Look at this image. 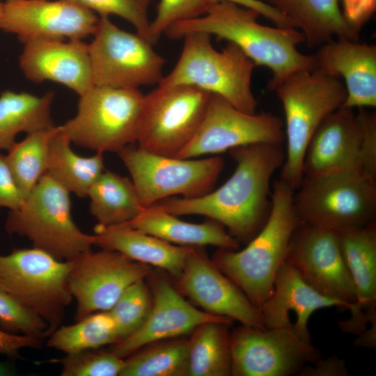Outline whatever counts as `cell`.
<instances>
[{"instance_id": "cell-1", "label": "cell", "mask_w": 376, "mask_h": 376, "mask_svg": "<svg viewBox=\"0 0 376 376\" xmlns=\"http://www.w3.org/2000/svg\"><path fill=\"white\" fill-rule=\"evenodd\" d=\"M236 162L230 177L219 188L194 198H168L155 205L175 216L207 217L227 228L238 242H249L270 212L269 185L282 166L281 144L256 143L230 150Z\"/></svg>"}, {"instance_id": "cell-2", "label": "cell", "mask_w": 376, "mask_h": 376, "mask_svg": "<svg viewBox=\"0 0 376 376\" xmlns=\"http://www.w3.org/2000/svg\"><path fill=\"white\" fill-rule=\"evenodd\" d=\"M259 16L253 9L230 2H219L209 5L201 17L173 24L164 34L177 40L192 32H205L234 43L256 65L271 70L272 77L267 84L269 91L296 72L313 71V55L297 49V45L305 41L303 33L294 28L262 25L258 22Z\"/></svg>"}, {"instance_id": "cell-3", "label": "cell", "mask_w": 376, "mask_h": 376, "mask_svg": "<svg viewBox=\"0 0 376 376\" xmlns=\"http://www.w3.org/2000/svg\"><path fill=\"white\" fill-rule=\"evenodd\" d=\"M294 193L280 179L276 181L271 194L269 214L258 233L244 249H220L212 260L258 308L273 291L277 272L299 223Z\"/></svg>"}, {"instance_id": "cell-4", "label": "cell", "mask_w": 376, "mask_h": 376, "mask_svg": "<svg viewBox=\"0 0 376 376\" xmlns=\"http://www.w3.org/2000/svg\"><path fill=\"white\" fill-rule=\"evenodd\" d=\"M272 91L285 114L287 146L280 180L295 191L304 178L311 139L322 122L343 105L347 92L339 78L310 70L290 75Z\"/></svg>"}, {"instance_id": "cell-5", "label": "cell", "mask_w": 376, "mask_h": 376, "mask_svg": "<svg viewBox=\"0 0 376 376\" xmlns=\"http://www.w3.org/2000/svg\"><path fill=\"white\" fill-rule=\"evenodd\" d=\"M211 36L205 32L185 35L177 63L157 86L196 87L222 97L242 111L255 113L258 103L251 79L256 64L233 42L216 50Z\"/></svg>"}, {"instance_id": "cell-6", "label": "cell", "mask_w": 376, "mask_h": 376, "mask_svg": "<svg viewBox=\"0 0 376 376\" xmlns=\"http://www.w3.org/2000/svg\"><path fill=\"white\" fill-rule=\"evenodd\" d=\"M70 193L45 174L17 210H9L5 230L29 240L33 246L69 261L92 250L94 235L83 232L71 212Z\"/></svg>"}, {"instance_id": "cell-7", "label": "cell", "mask_w": 376, "mask_h": 376, "mask_svg": "<svg viewBox=\"0 0 376 376\" xmlns=\"http://www.w3.org/2000/svg\"><path fill=\"white\" fill-rule=\"evenodd\" d=\"M144 104L138 88L94 85L79 96L75 116L58 127L78 146L118 153L136 143Z\"/></svg>"}, {"instance_id": "cell-8", "label": "cell", "mask_w": 376, "mask_h": 376, "mask_svg": "<svg viewBox=\"0 0 376 376\" xmlns=\"http://www.w3.org/2000/svg\"><path fill=\"white\" fill-rule=\"evenodd\" d=\"M296 190L300 222L338 233L375 222L376 180L360 171L304 177Z\"/></svg>"}, {"instance_id": "cell-9", "label": "cell", "mask_w": 376, "mask_h": 376, "mask_svg": "<svg viewBox=\"0 0 376 376\" xmlns=\"http://www.w3.org/2000/svg\"><path fill=\"white\" fill-rule=\"evenodd\" d=\"M69 268V261L33 246L0 255V287L44 320L47 336L60 326L72 300Z\"/></svg>"}, {"instance_id": "cell-10", "label": "cell", "mask_w": 376, "mask_h": 376, "mask_svg": "<svg viewBox=\"0 0 376 376\" xmlns=\"http://www.w3.org/2000/svg\"><path fill=\"white\" fill-rule=\"evenodd\" d=\"M118 154L144 207L173 196L204 195L212 189L224 169V160L219 156L179 158L152 153L135 144Z\"/></svg>"}, {"instance_id": "cell-11", "label": "cell", "mask_w": 376, "mask_h": 376, "mask_svg": "<svg viewBox=\"0 0 376 376\" xmlns=\"http://www.w3.org/2000/svg\"><path fill=\"white\" fill-rule=\"evenodd\" d=\"M93 36L88 49L95 86L138 88L163 79L165 59L138 33L100 17Z\"/></svg>"}, {"instance_id": "cell-12", "label": "cell", "mask_w": 376, "mask_h": 376, "mask_svg": "<svg viewBox=\"0 0 376 376\" xmlns=\"http://www.w3.org/2000/svg\"><path fill=\"white\" fill-rule=\"evenodd\" d=\"M210 95L191 86H157L145 94L136 143L148 152L175 157L198 130Z\"/></svg>"}, {"instance_id": "cell-13", "label": "cell", "mask_w": 376, "mask_h": 376, "mask_svg": "<svg viewBox=\"0 0 376 376\" xmlns=\"http://www.w3.org/2000/svg\"><path fill=\"white\" fill-rule=\"evenodd\" d=\"M230 349L231 375L235 376H290L320 359L292 323L265 329L242 325L230 333Z\"/></svg>"}, {"instance_id": "cell-14", "label": "cell", "mask_w": 376, "mask_h": 376, "mask_svg": "<svg viewBox=\"0 0 376 376\" xmlns=\"http://www.w3.org/2000/svg\"><path fill=\"white\" fill-rule=\"evenodd\" d=\"M284 139L280 118L267 113H246L211 93L198 130L175 157L195 158L256 143L281 144Z\"/></svg>"}, {"instance_id": "cell-15", "label": "cell", "mask_w": 376, "mask_h": 376, "mask_svg": "<svg viewBox=\"0 0 376 376\" xmlns=\"http://www.w3.org/2000/svg\"><path fill=\"white\" fill-rule=\"evenodd\" d=\"M68 285L77 301L75 321L109 311L123 292L150 274V266L109 249L92 250L69 260Z\"/></svg>"}, {"instance_id": "cell-16", "label": "cell", "mask_w": 376, "mask_h": 376, "mask_svg": "<svg viewBox=\"0 0 376 376\" xmlns=\"http://www.w3.org/2000/svg\"><path fill=\"white\" fill-rule=\"evenodd\" d=\"M285 262L318 292L347 304L350 313L354 310V288L338 232L299 221Z\"/></svg>"}, {"instance_id": "cell-17", "label": "cell", "mask_w": 376, "mask_h": 376, "mask_svg": "<svg viewBox=\"0 0 376 376\" xmlns=\"http://www.w3.org/2000/svg\"><path fill=\"white\" fill-rule=\"evenodd\" d=\"M99 17L68 0H5L0 29L24 42L33 39L81 40L93 35Z\"/></svg>"}, {"instance_id": "cell-18", "label": "cell", "mask_w": 376, "mask_h": 376, "mask_svg": "<svg viewBox=\"0 0 376 376\" xmlns=\"http://www.w3.org/2000/svg\"><path fill=\"white\" fill-rule=\"evenodd\" d=\"M200 248L191 247L178 277V291L205 312L265 329L260 309Z\"/></svg>"}, {"instance_id": "cell-19", "label": "cell", "mask_w": 376, "mask_h": 376, "mask_svg": "<svg viewBox=\"0 0 376 376\" xmlns=\"http://www.w3.org/2000/svg\"><path fill=\"white\" fill-rule=\"evenodd\" d=\"M152 297V307L143 324L112 347L111 351L118 357L125 359L149 344L191 333L205 322H220L230 325L233 321L196 308L162 278L154 281Z\"/></svg>"}, {"instance_id": "cell-20", "label": "cell", "mask_w": 376, "mask_h": 376, "mask_svg": "<svg viewBox=\"0 0 376 376\" xmlns=\"http://www.w3.org/2000/svg\"><path fill=\"white\" fill-rule=\"evenodd\" d=\"M23 44L19 64L29 80L59 83L79 96L94 86L88 45L81 40L33 39Z\"/></svg>"}, {"instance_id": "cell-21", "label": "cell", "mask_w": 376, "mask_h": 376, "mask_svg": "<svg viewBox=\"0 0 376 376\" xmlns=\"http://www.w3.org/2000/svg\"><path fill=\"white\" fill-rule=\"evenodd\" d=\"M361 166L362 133L357 113L342 106L322 122L311 139L304 159V177L346 171L362 173Z\"/></svg>"}, {"instance_id": "cell-22", "label": "cell", "mask_w": 376, "mask_h": 376, "mask_svg": "<svg viewBox=\"0 0 376 376\" xmlns=\"http://www.w3.org/2000/svg\"><path fill=\"white\" fill-rule=\"evenodd\" d=\"M312 55L313 71L344 79L347 95L343 106L376 107L375 45L337 38L324 43Z\"/></svg>"}, {"instance_id": "cell-23", "label": "cell", "mask_w": 376, "mask_h": 376, "mask_svg": "<svg viewBox=\"0 0 376 376\" xmlns=\"http://www.w3.org/2000/svg\"><path fill=\"white\" fill-rule=\"evenodd\" d=\"M338 233L356 295L354 310L339 327L345 332L361 335L368 323L376 329V224Z\"/></svg>"}, {"instance_id": "cell-24", "label": "cell", "mask_w": 376, "mask_h": 376, "mask_svg": "<svg viewBox=\"0 0 376 376\" xmlns=\"http://www.w3.org/2000/svg\"><path fill=\"white\" fill-rule=\"evenodd\" d=\"M338 307L349 310V306L324 296L309 285L297 270L285 261L281 265L269 298L259 308L265 328L291 324L289 312L296 313L293 328L297 334L311 343L308 324L311 315L324 308Z\"/></svg>"}, {"instance_id": "cell-25", "label": "cell", "mask_w": 376, "mask_h": 376, "mask_svg": "<svg viewBox=\"0 0 376 376\" xmlns=\"http://www.w3.org/2000/svg\"><path fill=\"white\" fill-rule=\"evenodd\" d=\"M94 230V246L115 251L135 261L161 268L177 278L191 249L169 243L127 224H97Z\"/></svg>"}, {"instance_id": "cell-26", "label": "cell", "mask_w": 376, "mask_h": 376, "mask_svg": "<svg viewBox=\"0 0 376 376\" xmlns=\"http://www.w3.org/2000/svg\"><path fill=\"white\" fill-rule=\"evenodd\" d=\"M288 17L308 48L337 38L358 40L359 32L345 18L340 0H263Z\"/></svg>"}, {"instance_id": "cell-27", "label": "cell", "mask_w": 376, "mask_h": 376, "mask_svg": "<svg viewBox=\"0 0 376 376\" xmlns=\"http://www.w3.org/2000/svg\"><path fill=\"white\" fill-rule=\"evenodd\" d=\"M125 224L178 246L239 248V242L219 223L213 220L202 224L187 222L155 205L144 207L137 217Z\"/></svg>"}, {"instance_id": "cell-28", "label": "cell", "mask_w": 376, "mask_h": 376, "mask_svg": "<svg viewBox=\"0 0 376 376\" xmlns=\"http://www.w3.org/2000/svg\"><path fill=\"white\" fill-rule=\"evenodd\" d=\"M87 197L91 214L102 226L128 223L144 208L132 180L106 169L90 187Z\"/></svg>"}, {"instance_id": "cell-29", "label": "cell", "mask_w": 376, "mask_h": 376, "mask_svg": "<svg viewBox=\"0 0 376 376\" xmlns=\"http://www.w3.org/2000/svg\"><path fill=\"white\" fill-rule=\"evenodd\" d=\"M54 93L42 96L5 91L0 95V151L8 150L17 135L54 125L51 118Z\"/></svg>"}, {"instance_id": "cell-30", "label": "cell", "mask_w": 376, "mask_h": 376, "mask_svg": "<svg viewBox=\"0 0 376 376\" xmlns=\"http://www.w3.org/2000/svg\"><path fill=\"white\" fill-rule=\"evenodd\" d=\"M71 143L58 126V131L50 143L46 174L70 194L84 198L105 170L104 153L95 152L94 155L82 157L73 151Z\"/></svg>"}, {"instance_id": "cell-31", "label": "cell", "mask_w": 376, "mask_h": 376, "mask_svg": "<svg viewBox=\"0 0 376 376\" xmlns=\"http://www.w3.org/2000/svg\"><path fill=\"white\" fill-rule=\"evenodd\" d=\"M229 324L208 322L201 324L187 340L188 375H231Z\"/></svg>"}, {"instance_id": "cell-32", "label": "cell", "mask_w": 376, "mask_h": 376, "mask_svg": "<svg viewBox=\"0 0 376 376\" xmlns=\"http://www.w3.org/2000/svg\"><path fill=\"white\" fill-rule=\"evenodd\" d=\"M57 131L53 125L26 134L7 150V162L25 198L47 173L50 143Z\"/></svg>"}, {"instance_id": "cell-33", "label": "cell", "mask_w": 376, "mask_h": 376, "mask_svg": "<svg viewBox=\"0 0 376 376\" xmlns=\"http://www.w3.org/2000/svg\"><path fill=\"white\" fill-rule=\"evenodd\" d=\"M173 338L146 345L125 359L120 376L188 375L187 340Z\"/></svg>"}, {"instance_id": "cell-34", "label": "cell", "mask_w": 376, "mask_h": 376, "mask_svg": "<svg viewBox=\"0 0 376 376\" xmlns=\"http://www.w3.org/2000/svg\"><path fill=\"white\" fill-rule=\"evenodd\" d=\"M120 340L117 325L109 311L92 313L76 323L58 327L47 345L70 354L116 344Z\"/></svg>"}, {"instance_id": "cell-35", "label": "cell", "mask_w": 376, "mask_h": 376, "mask_svg": "<svg viewBox=\"0 0 376 376\" xmlns=\"http://www.w3.org/2000/svg\"><path fill=\"white\" fill-rule=\"evenodd\" d=\"M152 297L144 279L129 286L109 310L121 340L135 332L144 322L152 307Z\"/></svg>"}, {"instance_id": "cell-36", "label": "cell", "mask_w": 376, "mask_h": 376, "mask_svg": "<svg viewBox=\"0 0 376 376\" xmlns=\"http://www.w3.org/2000/svg\"><path fill=\"white\" fill-rule=\"evenodd\" d=\"M58 362L62 365V376H117L125 366V359L100 348L66 354Z\"/></svg>"}, {"instance_id": "cell-37", "label": "cell", "mask_w": 376, "mask_h": 376, "mask_svg": "<svg viewBox=\"0 0 376 376\" xmlns=\"http://www.w3.org/2000/svg\"><path fill=\"white\" fill-rule=\"evenodd\" d=\"M88 8L100 17L117 15L132 24L136 33L148 40V8L152 0H68Z\"/></svg>"}, {"instance_id": "cell-38", "label": "cell", "mask_w": 376, "mask_h": 376, "mask_svg": "<svg viewBox=\"0 0 376 376\" xmlns=\"http://www.w3.org/2000/svg\"><path fill=\"white\" fill-rule=\"evenodd\" d=\"M0 326L8 332L40 338L47 336V324L0 287Z\"/></svg>"}, {"instance_id": "cell-39", "label": "cell", "mask_w": 376, "mask_h": 376, "mask_svg": "<svg viewBox=\"0 0 376 376\" xmlns=\"http://www.w3.org/2000/svg\"><path fill=\"white\" fill-rule=\"evenodd\" d=\"M208 6L206 0H159L156 16L150 23L148 41L155 45L171 25L201 17Z\"/></svg>"}, {"instance_id": "cell-40", "label": "cell", "mask_w": 376, "mask_h": 376, "mask_svg": "<svg viewBox=\"0 0 376 376\" xmlns=\"http://www.w3.org/2000/svg\"><path fill=\"white\" fill-rule=\"evenodd\" d=\"M362 133V173L376 180V113L366 108L358 109Z\"/></svg>"}, {"instance_id": "cell-41", "label": "cell", "mask_w": 376, "mask_h": 376, "mask_svg": "<svg viewBox=\"0 0 376 376\" xmlns=\"http://www.w3.org/2000/svg\"><path fill=\"white\" fill-rule=\"evenodd\" d=\"M25 198L11 172L6 155L0 153V208L17 210L23 205Z\"/></svg>"}, {"instance_id": "cell-42", "label": "cell", "mask_w": 376, "mask_h": 376, "mask_svg": "<svg viewBox=\"0 0 376 376\" xmlns=\"http://www.w3.org/2000/svg\"><path fill=\"white\" fill-rule=\"evenodd\" d=\"M340 4L347 22L359 33L376 10V0H340Z\"/></svg>"}, {"instance_id": "cell-43", "label": "cell", "mask_w": 376, "mask_h": 376, "mask_svg": "<svg viewBox=\"0 0 376 376\" xmlns=\"http://www.w3.org/2000/svg\"><path fill=\"white\" fill-rule=\"evenodd\" d=\"M206 1L209 5L223 1L233 3L257 11L260 15L272 22L276 27L295 29L291 20L263 0H206Z\"/></svg>"}, {"instance_id": "cell-44", "label": "cell", "mask_w": 376, "mask_h": 376, "mask_svg": "<svg viewBox=\"0 0 376 376\" xmlns=\"http://www.w3.org/2000/svg\"><path fill=\"white\" fill-rule=\"evenodd\" d=\"M42 338L24 335L14 334L0 329V354L15 357L23 348H38Z\"/></svg>"}, {"instance_id": "cell-45", "label": "cell", "mask_w": 376, "mask_h": 376, "mask_svg": "<svg viewBox=\"0 0 376 376\" xmlns=\"http://www.w3.org/2000/svg\"><path fill=\"white\" fill-rule=\"evenodd\" d=\"M314 367L306 366L299 373L301 375L343 376L347 373L345 363L336 357L315 362Z\"/></svg>"}, {"instance_id": "cell-46", "label": "cell", "mask_w": 376, "mask_h": 376, "mask_svg": "<svg viewBox=\"0 0 376 376\" xmlns=\"http://www.w3.org/2000/svg\"><path fill=\"white\" fill-rule=\"evenodd\" d=\"M12 374V368L6 363L0 362V376L10 375Z\"/></svg>"}, {"instance_id": "cell-47", "label": "cell", "mask_w": 376, "mask_h": 376, "mask_svg": "<svg viewBox=\"0 0 376 376\" xmlns=\"http://www.w3.org/2000/svg\"><path fill=\"white\" fill-rule=\"evenodd\" d=\"M2 10H3V2H1V1L0 0V18L2 13Z\"/></svg>"}]
</instances>
